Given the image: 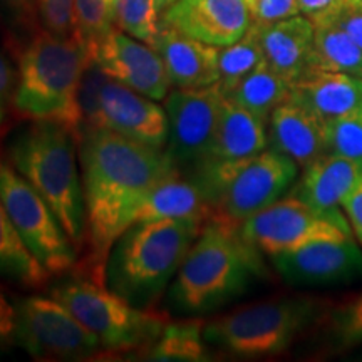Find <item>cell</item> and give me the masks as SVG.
I'll return each instance as SVG.
<instances>
[{
    "label": "cell",
    "mask_w": 362,
    "mask_h": 362,
    "mask_svg": "<svg viewBox=\"0 0 362 362\" xmlns=\"http://www.w3.org/2000/svg\"><path fill=\"white\" fill-rule=\"evenodd\" d=\"M93 280L104 284L110 253L148 194L178 166L166 151L110 129L84 126L78 138Z\"/></svg>",
    "instance_id": "cell-1"
},
{
    "label": "cell",
    "mask_w": 362,
    "mask_h": 362,
    "mask_svg": "<svg viewBox=\"0 0 362 362\" xmlns=\"http://www.w3.org/2000/svg\"><path fill=\"white\" fill-rule=\"evenodd\" d=\"M259 250L240 226L211 218L189 248L171 285L170 300L181 314H203L245 292L264 274Z\"/></svg>",
    "instance_id": "cell-2"
},
{
    "label": "cell",
    "mask_w": 362,
    "mask_h": 362,
    "mask_svg": "<svg viewBox=\"0 0 362 362\" xmlns=\"http://www.w3.org/2000/svg\"><path fill=\"white\" fill-rule=\"evenodd\" d=\"M203 223L136 221L117 238L106 264V284L136 307L151 305L183 264Z\"/></svg>",
    "instance_id": "cell-3"
},
{
    "label": "cell",
    "mask_w": 362,
    "mask_h": 362,
    "mask_svg": "<svg viewBox=\"0 0 362 362\" xmlns=\"http://www.w3.org/2000/svg\"><path fill=\"white\" fill-rule=\"evenodd\" d=\"M89 54L76 37L47 30L35 35L21 57L13 104L22 116L69 129L76 139L83 129L79 88Z\"/></svg>",
    "instance_id": "cell-4"
},
{
    "label": "cell",
    "mask_w": 362,
    "mask_h": 362,
    "mask_svg": "<svg viewBox=\"0 0 362 362\" xmlns=\"http://www.w3.org/2000/svg\"><path fill=\"white\" fill-rule=\"evenodd\" d=\"M76 136L54 123L35 124L13 139L11 163L44 198L76 250L83 245L86 210Z\"/></svg>",
    "instance_id": "cell-5"
},
{
    "label": "cell",
    "mask_w": 362,
    "mask_h": 362,
    "mask_svg": "<svg viewBox=\"0 0 362 362\" xmlns=\"http://www.w3.org/2000/svg\"><path fill=\"white\" fill-rule=\"evenodd\" d=\"M194 181L205 193L214 218L242 225L282 198L297 178L298 165L275 149L238 160H208L198 163Z\"/></svg>",
    "instance_id": "cell-6"
},
{
    "label": "cell",
    "mask_w": 362,
    "mask_h": 362,
    "mask_svg": "<svg viewBox=\"0 0 362 362\" xmlns=\"http://www.w3.org/2000/svg\"><path fill=\"white\" fill-rule=\"evenodd\" d=\"M315 317L309 298H275L240 307L205 324V341L243 357L280 354Z\"/></svg>",
    "instance_id": "cell-7"
},
{
    "label": "cell",
    "mask_w": 362,
    "mask_h": 362,
    "mask_svg": "<svg viewBox=\"0 0 362 362\" xmlns=\"http://www.w3.org/2000/svg\"><path fill=\"white\" fill-rule=\"evenodd\" d=\"M51 297L98 337L103 349H138L155 344L165 329L163 317L129 304L94 280H67L52 288Z\"/></svg>",
    "instance_id": "cell-8"
},
{
    "label": "cell",
    "mask_w": 362,
    "mask_h": 362,
    "mask_svg": "<svg viewBox=\"0 0 362 362\" xmlns=\"http://www.w3.org/2000/svg\"><path fill=\"white\" fill-rule=\"evenodd\" d=\"M83 128H101L146 146L168 144V116L155 99L111 79L94 61L86 67L79 88Z\"/></svg>",
    "instance_id": "cell-9"
},
{
    "label": "cell",
    "mask_w": 362,
    "mask_h": 362,
    "mask_svg": "<svg viewBox=\"0 0 362 362\" xmlns=\"http://www.w3.org/2000/svg\"><path fill=\"white\" fill-rule=\"evenodd\" d=\"M0 200L25 245L49 275L64 274L74 267L76 247L57 216L12 163L4 160H0Z\"/></svg>",
    "instance_id": "cell-10"
},
{
    "label": "cell",
    "mask_w": 362,
    "mask_h": 362,
    "mask_svg": "<svg viewBox=\"0 0 362 362\" xmlns=\"http://www.w3.org/2000/svg\"><path fill=\"white\" fill-rule=\"evenodd\" d=\"M243 238L267 255L296 250L315 242L351 238L349 221L307 205L296 194L280 198L240 225Z\"/></svg>",
    "instance_id": "cell-11"
},
{
    "label": "cell",
    "mask_w": 362,
    "mask_h": 362,
    "mask_svg": "<svg viewBox=\"0 0 362 362\" xmlns=\"http://www.w3.org/2000/svg\"><path fill=\"white\" fill-rule=\"evenodd\" d=\"M16 309L17 341L34 357L81 359L101 347L98 337L54 297H25Z\"/></svg>",
    "instance_id": "cell-12"
},
{
    "label": "cell",
    "mask_w": 362,
    "mask_h": 362,
    "mask_svg": "<svg viewBox=\"0 0 362 362\" xmlns=\"http://www.w3.org/2000/svg\"><path fill=\"white\" fill-rule=\"evenodd\" d=\"M223 94L218 84L208 88L171 90L166 96L165 111L168 116V144L166 153L176 166L205 161L218 123Z\"/></svg>",
    "instance_id": "cell-13"
},
{
    "label": "cell",
    "mask_w": 362,
    "mask_h": 362,
    "mask_svg": "<svg viewBox=\"0 0 362 362\" xmlns=\"http://www.w3.org/2000/svg\"><path fill=\"white\" fill-rule=\"evenodd\" d=\"M94 61L111 79L160 101L168 96L170 76L165 62L153 45L116 30L115 27L96 45Z\"/></svg>",
    "instance_id": "cell-14"
},
{
    "label": "cell",
    "mask_w": 362,
    "mask_h": 362,
    "mask_svg": "<svg viewBox=\"0 0 362 362\" xmlns=\"http://www.w3.org/2000/svg\"><path fill=\"white\" fill-rule=\"evenodd\" d=\"M252 22L245 0H175L161 17V25L216 47L242 39Z\"/></svg>",
    "instance_id": "cell-15"
},
{
    "label": "cell",
    "mask_w": 362,
    "mask_h": 362,
    "mask_svg": "<svg viewBox=\"0 0 362 362\" xmlns=\"http://www.w3.org/2000/svg\"><path fill=\"white\" fill-rule=\"evenodd\" d=\"M270 259L282 279L296 285H334L362 277V250L352 237L315 242Z\"/></svg>",
    "instance_id": "cell-16"
},
{
    "label": "cell",
    "mask_w": 362,
    "mask_h": 362,
    "mask_svg": "<svg viewBox=\"0 0 362 362\" xmlns=\"http://www.w3.org/2000/svg\"><path fill=\"white\" fill-rule=\"evenodd\" d=\"M362 180V161L324 153L304 168L293 193L327 215H341L342 203Z\"/></svg>",
    "instance_id": "cell-17"
},
{
    "label": "cell",
    "mask_w": 362,
    "mask_h": 362,
    "mask_svg": "<svg viewBox=\"0 0 362 362\" xmlns=\"http://www.w3.org/2000/svg\"><path fill=\"white\" fill-rule=\"evenodd\" d=\"M155 49L160 52L171 84L176 88H208L218 83L220 47L216 45L161 25Z\"/></svg>",
    "instance_id": "cell-18"
},
{
    "label": "cell",
    "mask_w": 362,
    "mask_h": 362,
    "mask_svg": "<svg viewBox=\"0 0 362 362\" xmlns=\"http://www.w3.org/2000/svg\"><path fill=\"white\" fill-rule=\"evenodd\" d=\"M269 144L305 168L325 153V123L292 99L272 112Z\"/></svg>",
    "instance_id": "cell-19"
},
{
    "label": "cell",
    "mask_w": 362,
    "mask_h": 362,
    "mask_svg": "<svg viewBox=\"0 0 362 362\" xmlns=\"http://www.w3.org/2000/svg\"><path fill=\"white\" fill-rule=\"evenodd\" d=\"M291 99L329 123L361 106L362 78L344 72L307 69L292 83Z\"/></svg>",
    "instance_id": "cell-20"
},
{
    "label": "cell",
    "mask_w": 362,
    "mask_h": 362,
    "mask_svg": "<svg viewBox=\"0 0 362 362\" xmlns=\"http://www.w3.org/2000/svg\"><path fill=\"white\" fill-rule=\"evenodd\" d=\"M257 25V24H255ZM264 59L285 81L293 83L309 67L314 44V22L309 16H293L270 25H259Z\"/></svg>",
    "instance_id": "cell-21"
},
{
    "label": "cell",
    "mask_w": 362,
    "mask_h": 362,
    "mask_svg": "<svg viewBox=\"0 0 362 362\" xmlns=\"http://www.w3.org/2000/svg\"><path fill=\"white\" fill-rule=\"evenodd\" d=\"M267 146H269V133L264 117L223 98L208 158L238 160V158L257 155L267 149Z\"/></svg>",
    "instance_id": "cell-22"
},
{
    "label": "cell",
    "mask_w": 362,
    "mask_h": 362,
    "mask_svg": "<svg viewBox=\"0 0 362 362\" xmlns=\"http://www.w3.org/2000/svg\"><path fill=\"white\" fill-rule=\"evenodd\" d=\"M166 218L192 220L203 225L214 218V210L200 185L194 180L180 178L178 171L153 188V192L139 206L134 223Z\"/></svg>",
    "instance_id": "cell-23"
},
{
    "label": "cell",
    "mask_w": 362,
    "mask_h": 362,
    "mask_svg": "<svg viewBox=\"0 0 362 362\" xmlns=\"http://www.w3.org/2000/svg\"><path fill=\"white\" fill-rule=\"evenodd\" d=\"M310 19L314 22V44L307 69L344 72L362 78V49L359 45L319 13L310 16Z\"/></svg>",
    "instance_id": "cell-24"
},
{
    "label": "cell",
    "mask_w": 362,
    "mask_h": 362,
    "mask_svg": "<svg viewBox=\"0 0 362 362\" xmlns=\"http://www.w3.org/2000/svg\"><path fill=\"white\" fill-rule=\"evenodd\" d=\"M291 89L292 84L270 69V66L264 61L245 79L223 94V98L269 121L275 107L291 99Z\"/></svg>",
    "instance_id": "cell-25"
},
{
    "label": "cell",
    "mask_w": 362,
    "mask_h": 362,
    "mask_svg": "<svg viewBox=\"0 0 362 362\" xmlns=\"http://www.w3.org/2000/svg\"><path fill=\"white\" fill-rule=\"evenodd\" d=\"M0 274L29 287H40L49 277V272L35 259L21 233L17 232L2 200H0Z\"/></svg>",
    "instance_id": "cell-26"
},
{
    "label": "cell",
    "mask_w": 362,
    "mask_h": 362,
    "mask_svg": "<svg viewBox=\"0 0 362 362\" xmlns=\"http://www.w3.org/2000/svg\"><path fill=\"white\" fill-rule=\"evenodd\" d=\"M203 330L205 324L194 319L165 325L149 356L155 361H206L208 351Z\"/></svg>",
    "instance_id": "cell-27"
},
{
    "label": "cell",
    "mask_w": 362,
    "mask_h": 362,
    "mask_svg": "<svg viewBox=\"0 0 362 362\" xmlns=\"http://www.w3.org/2000/svg\"><path fill=\"white\" fill-rule=\"evenodd\" d=\"M264 61L265 59L260 44L259 25L252 22L250 29L247 30V34L242 39L220 49V79L216 84H218L221 94H226L230 89H233L240 81L245 79Z\"/></svg>",
    "instance_id": "cell-28"
},
{
    "label": "cell",
    "mask_w": 362,
    "mask_h": 362,
    "mask_svg": "<svg viewBox=\"0 0 362 362\" xmlns=\"http://www.w3.org/2000/svg\"><path fill=\"white\" fill-rule=\"evenodd\" d=\"M168 6L170 0H117L115 24L124 34L155 47Z\"/></svg>",
    "instance_id": "cell-29"
},
{
    "label": "cell",
    "mask_w": 362,
    "mask_h": 362,
    "mask_svg": "<svg viewBox=\"0 0 362 362\" xmlns=\"http://www.w3.org/2000/svg\"><path fill=\"white\" fill-rule=\"evenodd\" d=\"M117 0H76V39L93 56L96 45L112 29Z\"/></svg>",
    "instance_id": "cell-30"
},
{
    "label": "cell",
    "mask_w": 362,
    "mask_h": 362,
    "mask_svg": "<svg viewBox=\"0 0 362 362\" xmlns=\"http://www.w3.org/2000/svg\"><path fill=\"white\" fill-rule=\"evenodd\" d=\"M325 153L362 161V104L325 123Z\"/></svg>",
    "instance_id": "cell-31"
},
{
    "label": "cell",
    "mask_w": 362,
    "mask_h": 362,
    "mask_svg": "<svg viewBox=\"0 0 362 362\" xmlns=\"http://www.w3.org/2000/svg\"><path fill=\"white\" fill-rule=\"evenodd\" d=\"M44 29L57 37H76V0H37Z\"/></svg>",
    "instance_id": "cell-32"
},
{
    "label": "cell",
    "mask_w": 362,
    "mask_h": 362,
    "mask_svg": "<svg viewBox=\"0 0 362 362\" xmlns=\"http://www.w3.org/2000/svg\"><path fill=\"white\" fill-rule=\"evenodd\" d=\"M317 13L344 30L362 49V0H334Z\"/></svg>",
    "instance_id": "cell-33"
},
{
    "label": "cell",
    "mask_w": 362,
    "mask_h": 362,
    "mask_svg": "<svg viewBox=\"0 0 362 362\" xmlns=\"http://www.w3.org/2000/svg\"><path fill=\"white\" fill-rule=\"evenodd\" d=\"M336 332L344 346L362 341V293L337 312Z\"/></svg>",
    "instance_id": "cell-34"
},
{
    "label": "cell",
    "mask_w": 362,
    "mask_h": 362,
    "mask_svg": "<svg viewBox=\"0 0 362 362\" xmlns=\"http://www.w3.org/2000/svg\"><path fill=\"white\" fill-rule=\"evenodd\" d=\"M298 13H300V8H298L297 0H259L252 16L253 24L264 27L298 16Z\"/></svg>",
    "instance_id": "cell-35"
},
{
    "label": "cell",
    "mask_w": 362,
    "mask_h": 362,
    "mask_svg": "<svg viewBox=\"0 0 362 362\" xmlns=\"http://www.w3.org/2000/svg\"><path fill=\"white\" fill-rule=\"evenodd\" d=\"M342 210L346 211L347 221L354 233V237L362 248V180L352 189V193L342 203Z\"/></svg>",
    "instance_id": "cell-36"
},
{
    "label": "cell",
    "mask_w": 362,
    "mask_h": 362,
    "mask_svg": "<svg viewBox=\"0 0 362 362\" xmlns=\"http://www.w3.org/2000/svg\"><path fill=\"white\" fill-rule=\"evenodd\" d=\"M17 339V309L0 292V349Z\"/></svg>",
    "instance_id": "cell-37"
},
{
    "label": "cell",
    "mask_w": 362,
    "mask_h": 362,
    "mask_svg": "<svg viewBox=\"0 0 362 362\" xmlns=\"http://www.w3.org/2000/svg\"><path fill=\"white\" fill-rule=\"evenodd\" d=\"M37 0H0V8L12 19L27 24L34 19Z\"/></svg>",
    "instance_id": "cell-38"
},
{
    "label": "cell",
    "mask_w": 362,
    "mask_h": 362,
    "mask_svg": "<svg viewBox=\"0 0 362 362\" xmlns=\"http://www.w3.org/2000/svg\"><path fill=\"white\" fill-rule=\"evenodd\" d=\"M13 84V71L7 59L0 54V106L6 101Z\"/></svg>",
    "instance_id": "cell-39"
},
{
    "label": "cell",
    "mask_w": 362,
    "mask_h": 362,
    "mask_svg": "<svg viewBox=\"0 0 362 362\" xmlns=\"http://www.w3.org/2000/svg\"><path fill=\"white\" fill-rule=\"evenodd\" d=\"M334 0H297L300 13L304 16H314L317 12H322L324 8H327Z\"/></svg>",
    "instance_id": "cell-40"
},
{
    "label": "cell",
    "mask_w": 362,
    "mask_h": 362,
    "mask_svg": "<svg viewBox=\"0 0 362 362\" xmlns=\"http://www.w3.org/2000/svg\"><path fill=\"white\" fill-rule=\"evenodd\" d=\"M247 2V6L250 7V11L253 12V8H255V6H257V2H259V0H245Z\"/></svg>",
    "instance_id": "cell-41"
},
{
    "label": "cell",
    "mask_w": 362,
    "mask_h": 362,
    "mask_svg": "<svg viewBox=\"0 0 362 362\" xmlns=\"http://www.w3.org/2000/svg\"><path fill=\"white\" fill-rule=\"evenodd\" d=\"M2 119H4V110L2 106H0V124H2Z\"/></svg>",
    "instance_id": "cell-42"
},
{
    "label": "cell",
    "mask_w": 362,
    "mask_h": 362,
    "mask_svg": "<svg viewBox=\"0 0 362 362\" xmlns=\"http://www.w3.org/2000/svg\"><path fill=\"white\" fill-rule=\"evenodd\" d=\"M175 2V0H170V4H173Z\"/></svg>",
    "instance_id": "cell-43"
}]
</instances>
